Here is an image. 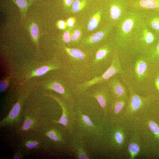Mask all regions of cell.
I'll return each mask as SVG.
<instances>
[{"mask_svg":"<svg viewBox=\"0 0 159 159\" xmlns=\"http://www.w3.org/2000/svg\"><path fill=\"white\" fill-rule=\"evenodd\" d=\"M67 25L66 23L62 20H59L57 24V27L60 29H65Z\"/></svg>","mask_w":159,"mask_h":159,"instance_id":"obj_29","label":"cell"},{"mask_svg":"<svg viewBox=\"0 0 159 159\" xmlns=\"http://www.w3.org/2000/svg\"><path fill=\"white\" fill-rule=\"evenodd\" d=\"M122 12V9L119 5L114 4L111 5L110 14L111 17L112 19H117L120 17Z\"/></svg>","mask_w":159,"mask_h":159,"instance_id":"obj_18","label":"cell"},{"mask_svg":"<svg viewBox=\"0 0 159 159\" xmlns=\"http://www.w3.org/2000/svg\"><path fill=\"white\" fill-rule=\"evenodd\" d=\"M72 136L71 143L72 150L76 158L90 159L89 154L85 148V143L84 140L75 134L72 135Z\"/></svg>","mask_w":159,"mask_h":159,"instance_id":"obj_10","label":"cell"},{"mask_svg":"<svg viewBox=\"0 0 159 159\" xmlns=\"http://www.w3.org/2000/svg\"><path fill=\"white\" fill-rule=\"evenodd\" d=\"M116 50L115 45L106 44L93 51L90 63L92 79L101 75L109 67Z\"/></svg>","mask_w":159,"mask_h":159,"instance_id":"obj_4","label":"cell"},{"mask_svg":"<svg viewBox=\"0 0 159 159\" xmlns=\"http://www.w3.org/2000/svg\"><path fill=\"white\" fill-rule=\"evenodd\" d=\"M151 24L153 29L156 30H159V17H155L152 19Z\"/></svg>","mask_w":159,"mask_h":159,"instance_id":"obj_27","label":"cell"},{"mask_svg":"<svg viewBox=\"0 0 159 159\" xmlns=\"http://www.w3.org/2000/svg\"><path fill=\"white\" fill-rule=\"evenodd\" d=\"M47 135L49 138L54 142L61 141L62 140L61 135L56 130H51L47 133Z\"/></svg>","mask_w":159,"mask_h":159,"instance_id":"obj_21","label":"cell"},{"mask_svg":"<svg viewBox=\"0 0 159 159\" xmlns=\"http://www.w3.org/2000/svg\"><path fill=\"white\" fill-rule=\"evenodd\" d=\"M29 29L30 34L33 41L37 46H38L39 32V26L35 23L32 22L29 26Z\"/></svg>","mask_w":159,"mask_h":159,"instance_id":"obj_15","label":"cell"},{"mask_svg":"<svg viewBox=\"0 0 159 159\" xmlns=\"http://www.w3.org/2000/svg\"><path fill=\"white\" fill-rule=\"evenodd\" d=\"M128 99H113L106 116L108 114L115 116L119 114L127 105Z\"/></svg>","mask_w":159,"mask_h":159,"instance_id":"obj_11","label":"cell"},{"mask_svg":"<svg viewBox=\"0 0 159 159\" xmlns=\"http://www.w3.org/2000/svg\"><path fill=\"white\" fill-rule=\"evenodd\" d=\"M128 149L131 154L132 158H133L138 153L140 148L137 144L132 143L129 145Z\"/></svg>","mask_w":159,"mask_h":159,"instance_id":"obj_22","label":"cell"},{"mask_svg":"<svg viewBox=\"0 0 159 159\" xmlns=\"http://www.w3.org/2000/svg\"><path fill=\"white\" fill-rule=\"evenodd\" d=\"M110 132V140L112 145L118 146L122 144L124 140V137L121 131L114 128L112 129Z\"/></svg>","mask_w":159,"mask_h":159,"instance_id":"obj_12","label":"cell"},{"mask_svg":"<svg viewBox=\"0 0 159 159\" xmlns=\"http://www.w3.org/2000/svg\"><path fill=\"white\" fill-rule=\"evenodd\" d=\"M20 108V105L19 102H17L14 106L9 115V117L13 119L16 117L19 113Z\"/></svg>","mask_w":159,"mask_h":159,"instance_id":"obj_23","label":"cell"},{"mask_svg":"<svg viewBox=\"0 0 159 159\" xmlns=\"http://www.w3.org/2000/svg\"><path fill=\"white\" fill-rule=\"evenodd\" d=\"M32 120H27L24 122L22 127L24 130H27L30 127L32 123Z\"/></svg>","mask_w":159,"mask_h":159,"instance_id":"obj_30","label":"cell"},{"mask_svg":"<svg viewBox=\"0 0 159 159\" xmlns=\"http://www.w3.org/2000/svg\"><path fill=\"white\" fill-rule=\"evenodd\" d=\"M147 56L152 62L159 61V42L153 48Z\"/></svg>","mask_w":159,"mask_h":159,"instance_id":"obj_19","label":"cell"},{"mask_svg":"<svg viewBox=\"0 0 159 159\" xmlns=\"http://www.w3.org/2000/svg\"><path fill=\"white\" fill-rule=\"evenodd\" d=\"M134 25V21L132 18H128L124 20L121 26V29L123 33L129 34L133 29Z\"/></svg>","mask_w":159,"mask_h":159,"instance_id":"obj_16","label":"cell"},{"mask_svg":"<svg viewBox=\"0 0 159 159\" xmlns=\"http://www.w3.org/2000/svg\"><path fill=\"white\" fill-rule=\"evenodd\" d=\"M85 1H80L76 0L73 2L72 4V9L74 12H77L82 10L86 5Z\"/></svg>","mask_w":159,"mask_h":159,"instance_id":"obj_20","label":"cell"},{"mask_svg":"<svg viewBox=\"0 0 159 159\" xmlns=\"http://www.w3.org/2000/svg\"><path fill=\"white\" fill-rule=\"evenodd\" d=\"M122 69L117 50L116 51L109 67L101 75L80 84L72 88V92L75 99L82 96L85 92L92 86L98 84L106 82L112 77L117 74H121Z\"/></svg>","mask_w":159,"mask_h":159,"instance_id":"obj_5","label":"cell"},{"mask_svg":"<svg viewBox=\"0 0 159 159\" xmlns=\"http://www.w3.org/2000/svg\"><path fill=\"white\" fill-rule=\"evenodd\" d=\"M81 35V32L78 29L75 30L71 35V40L74 43L76 42L79 39Z\"/></svg>","mask_w":159,"mask_h":159,"instance_id":"obj_25","label":"cell"},{"mask_svg":"<svg viewBox=\"0 0 159 159\" xmlns=\"http://www.w3.org/2000/svg\"><path fill=\"white\" fill-rule=\"evenodd\" d=\"M118 56L123 82L138 94L146 95L153 63L145 54L125 53Z\"/></svg>","mask_w":159,"mask_h":159,"instance_id":"obj_1","label":"cell"},{"mask_svg":"<svg viewBox=\"0 0 159 159\" xmlns=\"http://www.w3.org/2000/svg\"><path fill=\"white\" fill-rule=\"evenodd\" d=\"M18 7L22 17L26 16L27 11L35 0H10Z\"/></svg>","mask_w":159,"mask_h":159,"instance_id":"obj_13","label":"cell"},{"mask_svg":"<svg viewBox=\"0 0 159 159\" xmlns=\"http://www.w3.org/2000/svg\"><path fill=\"white\" fill-rule=\"evenodd\" d=\"M138 4L140 7L144 8H159V0H140Z\"/></svg>","mask_w":159,"mask_h":159,"instance_id":"obj_14","label":"cell"},{"mask_svg":"<svg viewBox=\"0 0 159 159\" xmlns=\"http://www.w3.org/2000/svg\"><path fill=\"white\" fill-rule=\"evenodd\" d=\"M9 82V79L8 78L0 82V91L1 92L4 91L7 88Z\"/></svg>","mask_w":159,"mask_h":159,"instance_id":"obj_28","label":"cell"},{"mask_svg":"<svg viewBox=\"0 0 159 159\" xmlns=\"http://www.w3.org/2000/svg\"><path fill=\"white\" fill-rule=\"evenodd\" d=\"M61 48L66 55L62 62L64 77L72 88L91 79L90 63L93 52L65 46Z\"/></svg>","mask_w":159,"mask_h":159,"instance_id":"obj_3","label":"cell"},{"mask_svg":"<svg viewBox=\"0 0 159 159\" xmlns=\"http://www.w3.org/2000/svg\"><path fill=\"white\" fill-rule=\"evenodd\" d=\"M62 38L63 41L65 43L68 44L70 42L71 40V35L68 30H66L64 32Z\"/></svg>","mask_w":159,"mask_h":159,"instance_id":"obj_26","label":"cell"},{"mask_svg":"<svg viewBox=\"0 0 159 159\" xmlns=\"http://www.w3.org/2000/svg\"><path fill=\"white\" fill-rule=\"evenodd\" d=\"M48 96L54 99L60 105L62 110V116L56 122L63 125L72 135L74 132L75 123L74 105L69 103L67 105L55 95H51Z\"/></svg>","mask_w":159,"mask_h":159,"instance_id":"obj_7","label":"cell"},{"mask_svg":"<svg viewBox=\"0 0 159 159\" xmlns=\"http://www.w3.org/2000/svg\"><path fill=\"white\" fill-rule=\"evenodd\" d=\"M101 12L99 11L95 13L90 20L88 24V29L90 31L94 30L97 26L100 21Z\"/></svg>","mask_w":159,"mask_h":159,"instance_id":"obj_17","label":"cell"},{"mask_svg":"<svg viewBox=\"0 0 159 159\" xmlns=\"http://www.w3.org/2000/svg\"><path fill=\"white\" fill-rule=\"evenodd\" d=\"M83 96L95 98L101 108L105 117L114 99L106 82L92 86L86 90Z\"/></svg>","mask_w":159,"mask_h":159,"instance_id":"obj_6","label":"cell"},{"mask_svg":"<svg viewBox=\"0 0 159 159\" xmlns=\"http://www.w3.org/2000/svg\"><path fill=\"white\" fill-rule=\"evenodd\" d=\"M73 0H64L65 5L67 6H70L73 3Z\"/></svg>","mask_w":159,"mask_h":159,"instance_id":"obj_33","label":"cell"},{"mask_svg":"<svg viewBox=\"0 0 159 159\" xmlns=\"http://www.w3.org/2000/svg\"><path fill=\"white\" fill-rule=\"evenodd\" d=\"M90 100L82 98L76 100L73 134L82 138L85 143L90 140L95 143L101 137L104 126L100 123L96 106H93Z\"/></svg>","mask_w":159,"mask_h":159,"instance_id":"obj_2","label":"cell"},{"mask_svg":"<svg viewBox=\"0 0 159 159\" xmlns=\"http://www.w3.org/2000/svg\"><path fill=\"white\" fill-rule=\"evenodd\" d=\"M75 22V19L73 17H70L68 19L66 24L69 27H73Z\"/></svg>","mask_w":159,"mask_h":159,"instance_id":"obj_31","label":"cell"},{"mask_svg":"<svg viewBox=\"0 0 159 159\" xmlns=\"http://www.w3.org/2000/svg\"><path fill=\"white\" fill-rule=\"evenodd\" d=\"M128 88L129 96L127 107L130 110L134 112L143 107L149 104L151 97H144L139 95L131 88Z\"/></svg>","mask_w":159,"mask_h":159,"instance_id":"obj_9","label":"cell"},{"mask_svg":"<svg viewBox=\"0 0 159 159\" xmlns=\"http://www.w3.org/2000/svg\"><path fill=\"white\" fill-rule=\"evenodd\" d=\"M20 158L19 157H18V156H15L14 157L13 159H19Z\"/></svg>","mask_w":159,"mask_h":159,"instance_id":"obj_34","label":"cell"},{"mask_svg":"<svg viewBox=\"0 0 159 159\" xmlns=\"http://www.w3.org/2000/svg\"><path fill=\"white\" fill-rule=\"evenodd\" d=\"M106 83L114 99L128 98V88L122 81L120 74L115 75Z\"/></svg>","mask_w":159,"mask_h":159,"instance_id":"obj_8","label":"cell"},{"mask_svg":"<svg viewBox=\"0 0 159 159\" xmlns=\"http://www.w3.org/2000/svg\"><path fill=\"white\" fill-rule=\"evenodd\" d=\"M38 144L37 142H28L26 144V146L29 148H31L35 147Z\"/></svg>","mask_w":159,"mask_h":159,"instance_id":"obj_32","label":"cell"},{"mask_svg":"<svg viewBox=\"0 0 159 159\" xmlns=\"http://www.w3.org/2000/svg\"><path fill=\"white\" fill-rule=\"evenodd\" d=\"M148 127L154 134L159 137V127L155 122L153 121H150L149 123Z\"/></svg>","mask_w":159,"mask_h":159,"instance_id":"obj_24","label":"cell"}]
</instances>
